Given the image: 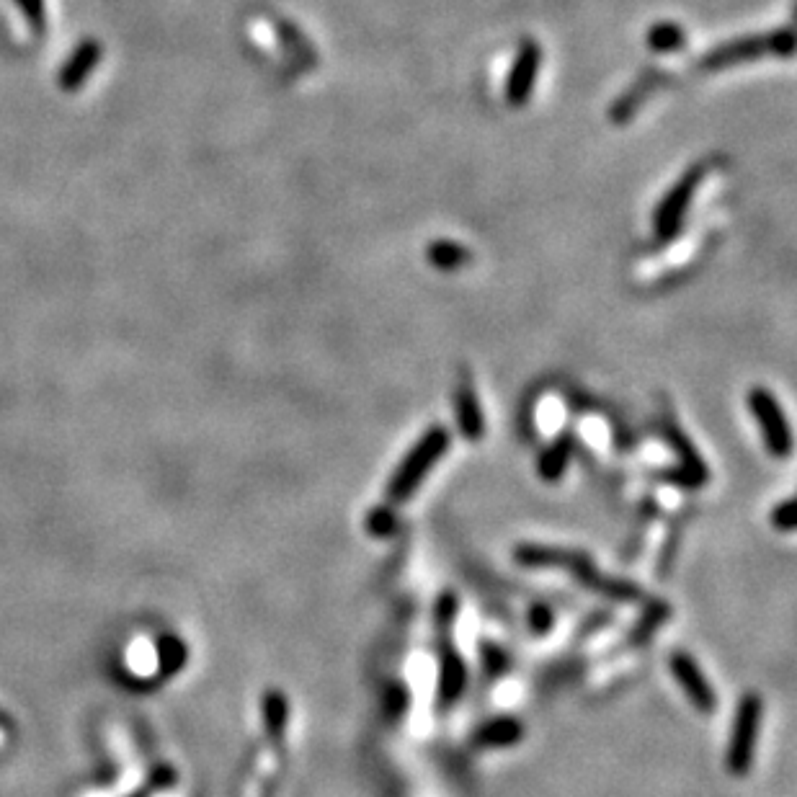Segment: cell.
Masks as SVG:
<instances>
[{
	"mask_svg": "<svg viewBox=\"0 0 797 797\" xmlns=\"http://www.w3.org/2000/svg\"><path fill=\"white\" fill-rule=\"evenodd\" d=\"M454 405H457V426H460V434L465 436L467 442H480L485 434V418L478 395H475L473 382H460L457 395H454Z\"/></svg>",
	"mask_w": 797,
	"mask_h": 797,
	"instance_id": "cell-9",
	"label": "cell"
},
{
	"mask_svg": "<svg viewBox=\"0 0 797 797\" xmlns=\"http://www.w3.org/2000/svg\"><path fill=\"white\" fill-rule=\"evenodd\" d=\"M795 503L790 501V498H787V501H782V503H777V506H774V511H772V527L777 529V532H792V529H795Z\"/></svg>",
	"mask_w": 797,
	"mask_h": 797,
	"instance_id": "cell-19",
	"label": "cell"
},
{
	"mask_svg": "<svg viewBox=\"0 0 797 797\" xmlns=\"http://www.w3.org/2000/svg\"><path fill=\"white\" fill-rule=\"evenodd\" d=\"M761 718H764V702H761L759 694H743L736 707V718L730 725L728 748H725V767L736 777L751 772L756 746H759Z\"/></svg>",
	"mask_w": 797,
	"mask_h": 797,
	"instance_id": "cell-2",
	"label": "cell"
},
{
	"mask_svg": "<svg viewBox=\"0 0 797 797\" xmlns=\"http://www.w3.org/2000/svg\"><path fill=\"white\" fill-rule=\"evenodd\" d=\"M552 622H555V617H552L550 607H545V604H532V607H529L527 625L537 638H542V635H547V632L552 630Z\"/></svg>",
	"mask_w": 797,
	"mask_h": 797,
	"instance_id": "cell-18",
	"label": "cell"
},
{
	"mask_svg": "<svg viewBox=\"0 0 797 797\" xmlns=\"http://www.w3.org/2000/svg\"><path fill=\"white\" fill-rule=\"evenodd\" d=\"M506 663H509V658H506L503 650H498L493 643L483 645V666L491 671V674H498L501 669H506Z\"/></svg>",
	"mask_w": 797,
	"mask_h": 797,
	"instance_id": "cell-20",
	"label": "cell"
},
{
	"mask_svg": "<svg viewBox=\"0 0 797 797\" xmlns=\"http://www.w3.org/2000/svg\"><path fill=\"white\" fill-rule=\"evenodd\" d=\"M645 42H648L650 50L658 52V55H671V52H679L687 47V31L681 29L679 24L661 21V24L650 26Z\"/></svg>",
	"mask_w": 797,
	"mask_h": 797,
	"instance_id": "cell-14",
	"label": "cell"
},
{
	"mask_svg": "<svg viewBox=\"0 0 797 797\" xmlns=\"http://www.w3.org/2000/svg\"><path fill=\"white\" fill-rule=\"evenodd\" d=\"M457 612H460V599H457V594H454V591H444V594L436 599L434 607V622L442 635L452 630L454 620H457Z\"/></svg>",
	"mask_w": 797,
	"mask_h": 797,
	"instance_id": "cell-16",
	"label": "cell"
},
{
	"mask_svg": "<svg viewBox=\"0 0 797 797\" xmlns=\"http://www.w3.org/2000/svg\"><path fill=\"white\" fill-rule=\"evenodd\" d=\"M573 457V439L568 434L552 439L545 449H542L540 460H537V473L545 483H558L565 475L568 465Z\"/></svg>",
	"mask_w": 797,
	"mask_h": 797,
	"instance_id": "cell-11",
	"label": "cell"
},
{
	"mask_svg": "<svg viewBox=\"0 0 797 797\" xmlns=\"http://www.w3.org/2000/svg\"><path fill=\"white\" fill-rule=\"evenodd\" d=\"M514 558L516 563L527 565V568H558V565L568 563L571 552L545 545H519L514 552Z\"/></svg>",
	"mask_w": 797,
	"mask_h": 797,
	"instance_id": "cell-15",
	"label": "cell"
},
{
	"mask_svg": "<svg viewBox=\"0 0 797 797\" xmlns=\"http://www.w3.org/2000/svg\"><path fill=\"white\" fill-rule=\"evenodd\" d=\"M707 166H694L689 168L684 176L679 178V184L663 197L661 207L656 212V230L661 238H671L681 230V220L687 215L689 204L694 199V191L699 189V181L705 178Z\"/></svg>",
	"mask_w": 797,
	"mask_h": 797,
	"instance_id": "cell-5",
	"label": "cell"
},
{
	"mask_svg": "<svg viewBox=\"0 0 797 797\" xmlns=\"http://www.w3.org/2000/svg\"><path fill=\"white\" fill-rule=\"evenodd\" d=\"M669 669L674 674V679L679 681V687L684 689L687 699L697 707L702 715H710V712L718 710V694L712 689V684L707 681V676L702 674L699 663L694 661L689 653L684 650H676L669 656Z\"/></svg>",
	"mask_w": 797,
	"mask_h": 797,
	"instance_id": "cell-6",
	"label": "cell"
},
{
	"mask_svg": "<svg viewBox=\"0 0 797 797\" xmlns=\"http://www.w3.org/2000/svg\"><path fill=\"white\" fill-rule=\"evenodd\" d=\"M524 725L511 715H498L475 730V746L480 748H509L522 743Z\"/></svg>",
	"mask_w": 797,
	"mask_h": 797,
	"instance_id": "cell-10",
	"label": "cell"
},
{
	"mask_svg": "<svg viewBox=\"0 0 797 797\" xmlns=\"http://www.w3.org/2000/svg\"><path fill=\"white\" fill-rule=\"evenodd\" d=\"M542 65V50L540 44L534 39H524L519 47V55L514 60L509 80H506V104L514 109H522L524 104H529V96L534 91L537 75H540Z\"/></svg>",
	"mask_w": 797,
	"mask_h": 797,
	"instance_id": "cell-7",
	"label": "cell"
},
{
	"mask_svg": "<svg viewBox=\"0 0 797 797\" xmlns=\"http://www.w3.org/2000/svg\"><path fill=\"white\" fill-rule=\"evenodd\" d=\"M748 411L751 416L759 421L761 426V439H764V447L772 457L777 460H785L792 454V431H790V421H787L785 411L779 400L769 393L767 387H751L748 390Z\"/></svg>",
	"mask_w": 797,
	"mask_h": 797,
	"instance_id": "cell-3",
	"label": "cell"
},
{
	"mask_svg": "<svg viewBox=\"0 0 797 797\" xmlns=\"http://www.w3.org/2000/svg\"><path fill=\"white\" fill-rule=\"evenodd\" d=\"M426 258L431 261V266L439 271H457L462 266H467V261L473 258V253L467 251L465 246L454 243V240H434L426 248Z\"/></svg>",
	"mask_w": 797,
	"mask_h": 797,
	"instance_id": "cell-12",
	"label": "cell"
},
{
	"mask_svg": "<svg viewBox=\"0 0 797 797\" xmlns=\"http://www.w3.org/2000/svg\"><path fill=\"white\" fill-rule=\"evenodd\" d=\"M367 529L369 534L374 537H390L398 529V516L393 514V509H385V506H377L372 509V514L367 516Z\"/></svg>",
	"mask_w": 797,
	"mask_h": 797,
	"instance_id": "cell-17",
	"label": "cell"
},
{
	"mask_svg": "<svg viewBox=\"0 0 797 797\" xmlns=\"http://www.w3.org/2000/svg\"><path fill=\"white\" fill-rule=\"evenodd\" d=\"M449 442H452V434H449L444 426H431V429L413 444L411 452L400 460L398 470H395L390 483H387V498L393 503L408 501V498L418 491V485L424 483L426 475L431 473V467L447 454Z\"/></svg>",
	"mask_w": 797,
	"mask_h": 797,
	"instance_id": "cell-1",
	"label": "cell"
},
{
	"mask_svg": "<svg viewBox=\"0 0 797 797\" xmlns=\"http://www.w3.org/2000/svg\"><path fill=\"white\" fill-rule=\"evenodd\" d=\"M767 52L777 57H790L792 31L782 29V31H772L769 37H748V39H738V42L723 44L718 50L707 52L705 60H702V68L707 70L730 68V65H738V62L756 60V57L767 55Z\"/></svg>",
	"mask_w": 797,
	"mask_h": 797,
	"instance_id": "cell-4",
	"label": "cell"
},
{
	"mask_svg": "<svg viewBox=\"0 0 797 797\" xmlns=\"http://www.w3.org/2000/svg\"><path fill=\"white\" fill-rule=\"evenodd\" d=\"M264 725L266 733H269L274 741H284V733H287L289 725L287 694L276 692V689L264 694Z\"/></svg>",
	"mask_w": 797,
	"mask_h": 797,
	"instance_id": "cell-13",
	"label": "cell"
},
{
	"mask_svg": "<svg viewBox=\"0 0 797 797\" xmlns=\"http://www.w3.org/2000/svg\"><path fill=\"white\" fill-rule=\"evenodd\" d=\"M173 782H176V774H173L168 767H158L155 777L150 779V790H166V787H171ZM150 790H142V792H137V795H132V797H148Z\"/></svg>",
	"mask_w": 797,
	"mask_h": 797,
	"instance_id": "cell-21",
	"label": "cell"
},
{
	"mask_svg": "<svg viewBox=\"0 0 797 797\" xmlns=\"http://www.w3.org/2000/svg\"><path fill=\"white\" fill-rule=\"evenodd\" d=\"M467 689V663L457 650L449 645L442 648L439 661V705L452 707Z\"/></svg>",
	"mask_w": 797,
	"mask_h": 797,
	"instance_id": "cell-8",
	"label": "cell"
}]
</instances>
